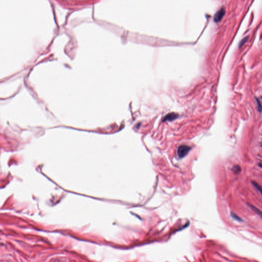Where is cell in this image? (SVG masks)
I'll return each mask as SVG.
<instances>
[{"mask_svg": "<svg viewBox=\"0 0 262 262\" xmlns=\"http://www.w3.org/2000/svg\"><path fill=\"white\" fill-rule=\"evenodd\" d=\"M248 39V36H246V37L243 38L242 40L240 41L239 43V48L242 47V46L244 45L245 43L247 42Z\"/></svg>", "mask_w": 262, "mask_h": 262, "instance_id": "cell-7", "label": "cell"}, {"mask_svg": "<svg viewBox=\"0 0 262 262\" xmlns=\"http://www.w3.org/2000/svg\"></svg>", "mask_w": 262, "mask_h": 262, "instance_id": "cell-11", "label": "cell"}, {"mask_svg": "<svg viewBox=\"0 0 262 262\" xmlns=\"http://www.w3.org/2000/svg\"><path fill=\"white\" fill-rule=\"evenodd\" d=\"M178 115L175 113H171L168 114L167 115H166V116H165V117L163 119V121L174 120L178 117Z\"/></svg>", "mask_w": 262, "mask_h": 262, "instance_id": "cell-3", "label": "cell"}, {"mask_svg": "<svg viewBox=\"0 0 262 262\" xmlns=\"http://www.w3.org/2000/svg\"><path fill=\"white\" fill-rule=\"evenodd\" d=\"M256 101H257V108L258 111H259L260 112H262V105H261V103H260L259 100L257 99H256Z\"/></svg>", "mask_w": 262, "mask_h": 262, "instance_id": "cell-8", "label": "cell"}, {"mask_svg": "<svg viewBox=\"0 0 262 262\" xmlns=\"http://www.w3.org/2000/svg\"><path fill=\"white\" fill-rule=\"evenodd\" d=\"M225 14V9L224 7H222L219 11H217V13L215 14L214 18V20L215 22L218 23L221 21L224 16Z\"/></svg>", "mask_w": 262, "mask_h": 262, "instance_id": "cell-2", "label": "cell"}, {"mask_svg": "<svg viewBox=\"0 0 262 262\" xmlns=\"http://www.w3.org/2000/svg\"><path fill=\"white\" fill-rule=\"evenodd\" d=\"M231 215H232V217L233 218H234V219L236 220L237 221H242V219L240 218L237 214H236L234 212H232Z\"/></svg>", "mask_w": 262, "mask_h": 262, "instance_id": "cell-9", "label": "cell"}, {"mask_svg": "<svg viewBox=\"0 0 262 262\" xmlns=\"http://www.w3.org/2000/svg\"><path fill=\"white\" fill-rule=\"evenodd\" d=\"M258 165H259V166H260V167L262 168V163H259Z\"/></svg>", "mask_w": 262, "mask_h": 262, "instance_id": "cell-10", "label": "cell"}, {"mask_svg": "<svg viewBox=\"0 0 262 262\" xmlns=\"http://www.w3.org/2000/svg\"><path fill=\"white\" fill-rule=\"evenodd\" d=\"M248 206H249L250 208L252 209L253 212H255L257 214H258L259 216H260V217H261L262 218V211H261V210L259 209V208H257V207L255 206H254V205H252V204L248 203Z\"/></svg>", "mask_w": 262, "mask_h": 262, "instance_id": "cell-4", "label": "cell"}, {"mask_svg": "<svg viewBox=\"0 0 262 262\" xmlns=\"http://www.w3.org/2000/svg\"><path fill=\"white\" fill-rule=\"evenodd\" d=\"M191 150V148L185 145L181 146L178 150V154L180 158H183L187 155Z\"/></svg>", "mask_w": 262, "mask_h": 262, "instance_id": "cell-1", "label": "cell"}, {"mask_svg": "<svg viewBox=\"0 0 262 262\" xmlns=\"http://www.w3.org/2000/svg\"><path fill=\"white\" fill-rule=\"evenodd\" d=\"M232 170L234 174L238 175L241 172L242 169H241V166H240V165H235L232 167Z\"/></svg>", "mask_w": 262, "mask_h": 262, "instance_id": "cell-5", "label": "cell"}, {"mask_svg": "<svg viewBox=\"0 0 262 262\" xmlns=\"http://www.w3.org/2000/svg\"><path fill=\"white\" fill-rule=\"evenodd\" d=\"M251 182H252V185L260 192V193L261 194L262 196V187L260 185V184H258L256 182L252 181Z\"/></svg>", "mask_w": 262, "mask_h": 262, "instance_id": "cell-6", "label": "cell"}]
</instances>
